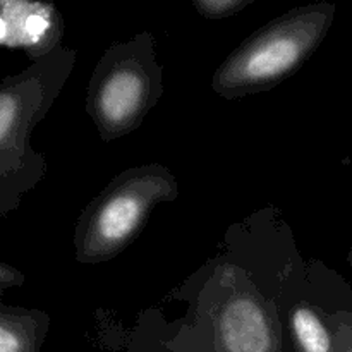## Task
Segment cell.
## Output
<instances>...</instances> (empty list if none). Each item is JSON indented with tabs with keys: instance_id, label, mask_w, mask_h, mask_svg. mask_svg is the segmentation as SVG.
I'll return each mask as SVG.
<instances>
[{
	"instance_id": "6da1fadb",
	"label": "cell",
	"mask_w": 352,
	"mask_h": 352,
	"mask_svg": "<svg viewBox=\"0 0 352 352\" xmlns=\"http://www.w3.org/2000/svg\"><path fill=\"white\" fill-rule=\"evenodd\" d=\"M76 58L74 50L60 45L0 81V217L19 208L47 174L45 155L33 150L31 133L64 89Z\"/></svg>"
},
{
	"instance_id": "7a4b0ae2",
	"label": "cell",
	"mask_w": 352,
	"mask_h": 352,
	"mask_svg": "<svg viewBox=\"0 0 352 352\" xmlns=\"http://www.w3.org/2000/svg\"><path fill=\"white\" fill-rule=\"evenodd\" d=\"M336 19L329 2L296 7L248 36L212 78V88L227 100L275 88L299 71L318 50Z\"/></svg>"
},
{
	"instance_id": "3957f363",
	"label": "cell",
	"mask_w": 352,
	"mask_h": 352,
	"mask_svg": "<svg viewBox=\"0 0 352 352\" xmlns=\"http://www.w3.org/2000/svg\"><path fill=\"white\" fill-rule=\"evenodd\" d=\"M177 196V179L165 165L127 168L79 217L74 232L76 260L85 265L113 260L140 236L153 210Z\"/></svg>"
},
{
	"instance_id": "277c9868",
	"label": "cell",
	"mask_w": 352,
	"mask_h": 352,
	"mask_svg": "<svg viewBox=\"0 0 352 352\" xmlns=\"http://www.w3.org/2000/svg\"><path fill=\"white\" fill-rule=\"evenodd\" d=\"M164 96V69L157 62L153 34L143 31L110 45L93 71L86 112L103 141L127 136L143 124Z\"/></svg>"
},
{
	"instance_id": "5b68a950",
	"label": "cell",
	"mask_w": 352,
	"mask_h": 352,
	"mask_svg": "<svg viewBox=\"0 0 352 352\" xmlns=\"http://www.w3.org/2000/svg\"><path fill=\"white\" fill-rule=\"evenodd\" d=\"M215 344L219 352H280V332L267 302L244 291L220 306Z\"/></svg>"
},
{
	"instance_id": "8992f818",
	"label": "cell",
	"mask_w": 352,
	"mask_h": 352,
	"mask_svg": "<svg viewBox=\"0 0 352 352\" xmlns=\"http://www.w3.org/2000/svg\"><path fill=\"white\" fill-rule=\"evenodd\" d=\"M64 21L57 7L45 2L0 0V45L21 48L31 62L60 47Z\"/></svg>"
},
{
	"instance_id": "52a82bcc",
	"label": "cell",
	"mask_w": 352,
	"mask_h": 352,
	"mask_svg": "<svg viewBox=\"0 0 352 352\" xmlns=\"http://www.w3.org/2000/svg\"><path fill=\"white\" fill-rule=\"evenodd\" d=\"M48 329L47 313L0 301V352H40Z\"/></svg>"
},
{
	"instance_id": "ba28073f",
	"label": "cell",
	"mask_w": 352,
	"mask_h": 352,
	"mask_svg": "<svg viewBox=\"0 0 352 352\" xmlns=\"http://www.w3.org/2000/svg\"><path fill=\"white\" fill-rule=\"evenodd\" d=\"M289 332L294 352H336L332 329L318 308L309 305L291 308Z\"/></svg>"
},
{
	"instance_id": "9c48e42d",
	"label": "cell",
	"mask_w": 352,
	"mask_h": 352,
	"mask_svg": "<svg viewBox=\"0 0 352 352\" xmlns=\"http://www.w3.org/2000/svg\"><path fill=\"white\" fill-rule=\"evenodd\" d=\"M342 305L325 315L333 333L336 352H352V292L346 291Z\"/></svg>"
},
{
	"instance_id": "30bf717a",
	"label": "cell",
	"mask_w": 352,
	"mask_h": 352,
	"mask_svg": "<svg viewBox=\"0 0 352 352\" xmlns=\"http://www.w3.org/2000/svg\"><path fill=\"white\" fill-rule=\"evenodd\" d=\"M253 0H195L192 7L205 19H226L246 9Z\"/></svg>"
},
{
	"instance_id": "8fae6325",
	"label": "cell",
	"mask_w": 352,
	"mask_h": 352,
	"mask_svg": "<svg viewBox=\"0 0 352 352\" xmlns=\"http://www.w3.org/2000/svg\"><path fill=\"white\" fill-rule=\"evenodd\" d=\"M24 280H26V277H24L23 272L17 270L12 265L0 261V301H2V296L6 294L7 289L21 287Z\"/></svg>"
},
{
	"instance_id": "7c38bea8",
	"label": "cell",
	"mask_w": 352,
	"mask_h": 352,
	"mask_svg": "<svg viewBox=\"0 0 352 352\" xmlns=\"http://www.w3.org/2000/svg\"><path fill=\"white\" fill-rule=\"evenodd\" d=\"M347 261H349V265H351V268H352V250L349 251V254H347Z\"/></svg>"
}]
</instances>
